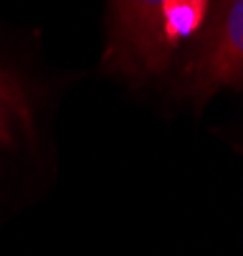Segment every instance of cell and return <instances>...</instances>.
Masks as SVG:
<instances>
[{
    "label": "cell",
    "instance_id": "2",
    "mask_svg": "<svg viewBox=\"0 0 243 256\" xmlns=\"http://www.w3.org/2000/svg\"><path fill=\"white\" fill-rule=\"evenodd\" d=\"M165 0H109V36L104 68L129 79H150L170 66L160 8Z\"/></svg>",
    "mask_w": 243,
    "mask_h": 256
},
{
    "label": "cell",
    "instance_id": "1",
    "mask_svg": "<svg viewBox=\"0 0 243 256\" xmlns=\"http://www.w3.org/2000/svg\"><path fill=\"white\" fill-rule=\"evenodd\" d=\"M198 46L183 68L185 92L203 104L218 89H243V0L211 6Z\"/></svg>",
    "mask_w": 243,
    "mask_h": 256
},
{
    "label": "cell",
    "instance_id": "3",
    "mask_svg": "<svg viewBox=\"0 0 243 256\" xmlns=\"http://www.w3.org/2000/svg\"><path fill=\"white\" fill-rule=\"evenodd\" d=\"M211 13V0H165L160 8V28L165 46L175 54L185 38L198 36Z\"/></svg>",
    "mask_w": 243,
    "mask_h": 256
},
{
    "label": "cell",
    "instance_id": "4",
    "mask_svg": "<svg viewBox=\"0 0 243 256\" xmlns=\"http://www.w3.org/2000/svg\"><path fill=\"white\" fill-rule=\"evenodd\" d=\"M28 117V104L15 82L0 74V142L8 140L10 132Z\"/></svg>",
    "mask_w": 243,
    "mask_h": 256
}]
</instances>
